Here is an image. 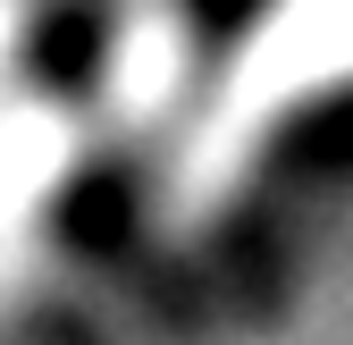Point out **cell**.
Returning a JSON list of instances; mask_svg holds the SVG:
<instances>
[{
    "label": "cell",
    "mask_w": 353,
    "mask_h": 345,
    "mask_svg": "<svg viewBox=\"0 0 353 345\" xmlns=\"http://www.w3.org/2000/svg\"><path fill=\"white\" fill-rule=\"evenodd\" d=\"M110 236V194L84 135L51 110H17L0 126V278H34L42 262H93Z\"/></svg>",
    "instance_id": "1"
}]
</instances>
